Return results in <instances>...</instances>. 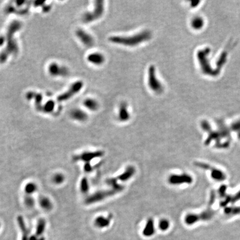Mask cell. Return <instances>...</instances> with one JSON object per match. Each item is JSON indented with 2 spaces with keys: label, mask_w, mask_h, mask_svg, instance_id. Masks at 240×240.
Returning a JSON list of instances; mask_svg holds the SVG:
<instances>
[{
  "label": "cell",
  "mask_w": 240,
  "mask_h": 240,
  "mask_svg": "<svg viewBox=\"0 0 240 240\" xmlns=\"http://www.w3.org/2000/svg\"><path fill=\"white\" fill-rule=\"evenodd\" d=\"M150 37L148 32H142L128 36H114L109 38V41L113 43L127 47H135L147 40Z\"/></svg>",
  "instance_id": "6da1fadb"
},
{
  "label": "cell",
  "mask_w": 240,
  "mask_h": 240,
  "mask_svg": "<svg viewBox=\"0 0 240 240\" xmlns=\"http://www.w3.org/2000/svg\"><path fill=\"white\" fill-rule=\"evenodd\" d=\"M105 11L104 2L102 1H96L94 2V7L92 11L86 12L82 16V20L84 23H91L100 18Z\"/></svg>",
  "instance_id": "7a4b0ae2"
},
{
  "label": "cell",
  "mask_w": 240,
  "mask_h": 240,
  "mask_svg": "<svg viewBox=\"0 0 240 240\" xmlns=\"http://www.w3.org/2000/svg\"><path fill=\"white\" fill-rule=\"evenodd\" d=\"M84 86V84L82 81H78L74 82L67 91L58 96L57 101L59 102H64L70 100L73 96L76 95Z\"/></svg>",
  "instance_id": "3957f363"
},
{
  "label": "cell",
  "mask_w": 240,
  "mask_h": 240,
  "mask_svg": "<svg viewBox=\"0 0 240 240\" xmlns=\"http://www.w3.org/2000/svg\"><path fill=\"white\" fill-rule=\"evenodd\" d=\"M214 211L210 209L209 210L204 211L199 215L190 214L188 215L185 217V223L188 225H191L200 220H210L213 216H214Z\"/></svg>",
  "instance_id": "277c9868"
},
{
  "label": "cell",
  "mask_w": 240,
  "mask_h": 240,
  "mask_svg": "<svg viewBox=\"0 0 240 240\" xmlns=\"http://www.w3.org/2000/svg\"><path fill=\"white\" fill-rule=\"evenodd\" d=\"M195 165L200 168H203L206 170H210L211 171V175L213 179L218 181H223L225 180L226 178L225 174L222 172V171L217 169V168L212 167L206 164L205 163L202 162H196L195 163Z\"/></svg>",
  "instance_id": "5b68a950"
},
{
  "label": "cell",
  "mask_w": 240,
  "mask_h": 240,
  "mask_svg": "<svg viewBox=\"0 0 240 240\" xmlns=\"http://www.w3.org/2000/svg\"><path fill=\"white\" fill-rule=\"evenodd\" d=\"M115 193H116L112 190L109 191H98L88 197L86 199L85 202L87 204H92L96 202H98L109 196L114 195Z\"/></svg>",
  "instance_id": "8992f818"
},
{
  "label": "cell",
  "mask_w": 240,
  "mask_h": 240,
  "mask_svg": "<svg viewBox=\"0 0 240 240\" xmlns=\"http://www.w3.org/2000/svg\"><path fill=\"white\" fill-rule=\"evenodd\" d=\"M192 177L190 174H172L168 177V182L171 185H177L181 184H190L192 182Z\"/></svg>",
  "instance_id": "52a82bcc"
},
{
  "label": "cell",
  "mask_w": 240,
  "mask_h": 240,
  "mask_svg": "<svg viewBox=\"0 0 240 240\" xmlns=\"http://www.w3.org/2000/svg\"><path fill=\"white\" fill-rule=\"evenodd\" d=\"M48 72L52 76L65 77L68 74L69 71L66 66L54 62L48 67Z\"/></svg>",
  "instance_id": "ba28073f"
},
{
  "label": "cell",
  "mask_w": 240,
  "mask_h": 240,
  "mask_svg": "<svg viewBox=\"0 0 240 240\" xmlns=\"http://www.w3.org/2000/svg\"><path fill=\"white\" fill-rule=\"evenodd\" d=\"M76 35L80 41L82 42L84 46L87 47H91L94 44L93 37L89 33L82 29H78L76 32Z\"/></svg>",
  "instance_id": "9c48e42d"
},
{
  "label": "cell",
  "mask_w": 240,
  "mask_h": 240,
  "mask_svg": "<svg viewBox=\"0 0 240 240\" xmlns=\"http://www.w3.org/2000/svg\"><path fill=\"white\" fill-rule=\"evenodd\" d=\"M104 155V152L102 151H97L94 152H85L82 154L76 156L75 160H81L84 162H90L93 159L102 157Z\"/></svg>",
  "instance_id": "30bf717a"
},
{
  "label": "cell",
  "mask_w": 240,
  "mask_h": 240,
  "mask_svg": "<svg viewBox=\"0 0 240 240\" xmlns=\"http://www.w3.org/2000/svg\"><path fill=\"white\" fill-rule=\"evenodd\" d=\"M87 60L91 64L100 66L105 62V57L101 52H95L89 54L87 57Z\"/></svg>",
  "instance_id": "8fae6325"
},
{
  "label": "cell",
  "mask_w": 240,
  "mask_h": 240,
  "mask_svg": "<svg viewBox=\"0 0 240 240\" xmlns=\"http://www.w3.org/2000/svg\"><path fill=\"white\" fill-rule=\"evenodd\" d=\"M118 117L121 122H126L130 119V114L126 102H122L120 105L118 112Z\"/></svg>",
  "instance_id": "7c38bea8"
},
{
  "label": "cell",
  "mask_w": 240,
  "mask_h": 240,
  "mask_svg": "<svg viewBox=\"0 0 240 240\" xmlns=\"http://www.w3.org/2000/svg\"><path fill=\"white\" fill-rule=\"evenodd\" d=\"M70 116L73 120L78 122H84L87 120L88 115L84 110L79 108H76L71 111Z\"/></svg>",
  "instance_id": "4fadbf2b"
},
{
  "label": "cell",
  "mask_w": 240,
  "mask_h": 240,
  "mask_svg": "<svg viewBox=\"0 0 240 240\" xmlns=\"http://www.w3.org/2000/svg\"><path fill=\"white\" fill-rule=\"evenodd\" d=\"M135 172L136 169L133 166H128L126 168L125 171L122 174L118 176L117 179L122 182H125L131 179L134 176V174H135Z\"/></svg>",
  "instance_id": "5bb4252c"
},
{
  "label": "cell",
  "mask_w": 240,
  "mask_h": 240,
  "mask_svg": "<svg viewBox=\"0 0 240 240\" xmlns=\"http://www.w3.org/2000/svg\"><path fill=\"white\" fill-rule=\"evenodd\" d=\"M83 103L86 108L92 111H96L99 107L98 102L96 100L92 98H89L86 99Z\"/></svg>",
  "instance_id": "9a60e30c"
},
{
  "label": "cell",
  "mask_w": 240,
  "mask_h": 240,
  "mask_svg": "<svg viewBox=\"0 0 240 240\" xmlns=\"http://www.w3.org/2000/svg\"><path fill=\"white\" fill-rule=\"evenodd\" d=\"M107 183L110 186L112 187V190H113L116 193L117 192H121L124 188L123 186L120 185L117 182V179H110L107 181Z\"/></svg>",
  "instance_id": "2e32d148"
},
{
  "label": "cell",
  "mask_w": 240,
  "mask_h": 240,
  "mask_svg": "<svg viewBox=\"0 0 240 240\" xmlns=\"http://www.w3.org/2000/svg\"><path fill=\"white\" fill-rule=\"evenodd\" d=\"M39 204L41 207L46 211H50L53 207L51 200L47 197H42L39 200Z\"/></svg>",
  "instance_id": "e0dca14e"
},
{
  "label": "cell",
  "mask_w": 240,
  "mask_h": 240,
  "mask_svg": "<svg viewBox=\"0 0 240 240\" xmlns=\"http://www.w3.org/2000/svg\"><path fill=\"white\" fill-rule=\"evenodd\" d=\"M155 232V227H154V224H153V221L152 219H149L146 225L145 228L144 230V234L146 236H151L154 234Z\"/></svg>",
  "instance_id": "ac0fdd59"
},
{
  "label": "cell",
  "mask_w": 240,
  "mask_h": 240,
  "mask_svg": "<svg viewBox=\"0 0 240 240\" xmlns=\"http://www.w3.org/2000/svg\"><path fill=\"white\" fill-rule=\"evenodd\" d=\"M37 190V186L35 183L33 182H30L25 185L24 187V191L27 196H31Z\"/></svg>",
  "instance_id": "d6986e66"
},
{
  "label": "cell",
  "mask_w": 240,
  "mask_h": 240,
  "mask_svg": "<svg viewBox=\"0 0 240 240\" xmlns=\"http://www.w3.org/2000/svg\"><path fill=\"white\" fill-rule=\"evenodd\" d=\"M95 223L99 227H104L109 225L110 219L103 216H100L96 218Z\"/></svg>",
  "instance_id": "ffe728a7"
},
{
  "label": "cell",
  "mask_w": 240,
  "mask_h": 240,
  "mask_svg": "<svg viewBox=\"0 0 240 240\" xmlns=\"http://www.w3.org/2000/svg\"><path fill=\"white\" fill-rule=\"evenodd\" d=\"M90 190L89 182L86 177H83L80 182V190L83 193H87Z\"/></svg>",
  "instance_id": "44dd1931"
},
{
  "label": "cell",
  "mask_w": 240,
  "mask_h": 240,
  "mask_svg": "<svg viewBox=\"0 0 240 240\" xmlns=\"http://www.w3.org/2000/svg\"><path fill=\"white\" fill-rule=\"evenodd\" d=\"M65 179L64 175L61 173L56 174H54L52 177L53 182L56 185H61L62 184Z\"/></svg>",
  "instance_id": "7402d4cb"
},
{
  "label": "cell",
  "mask_w": 240,
  "mask_h": 240,
  "mask_svg": "<svg viewBox=\"0 0 240 240\" xmlns=\"http://www.w3.org/2000/svg\"><path fill=\"white\" fill-rule=\"evenodd\" d=\"M239 200H240V191L239 192H237V193L234 195V196L231 197H227L226 200H225L224 202H222V204H221V205H222V204H223V206L226 205L227 204H228L229 201H230V202H237V201H239Z\"/></svg>",
  "instance_id": "603a6c76"
},
{
  "label": "cell",
  "mask_w": 240,
  "mask_h": 240,
  "mask_svg": "<svg viewBox=\"0 0 240 240\" xmlns=\"http://www.w3.org/2000/svg\"><path fill=\"white\" fill-rule=\"evenodd\" d=\"M225 214L230 215H235L240 213V207L235 208H227L225 210Z\"/></svg>",
  "instance_id": "cb8c5ba5"
},
{
  "label": "cell",
  "mask_w": 240,
  "mask_h": 240,
  "mask_svg": "<svg viewBox=\"0 0 240 240\" xmlns=\"http://www.w3.org/2000/svg\"><path fill=\"white\" fill-rule=\"evenodd\" d=\"M158 226L162 231H166L170 227V222L166 219H162L159 222Z\"/></svg>",
  "instance_id": "d4e9b609"
},
{
  "label": "cell",
  "mask_w": 240,
  "mask_h": 240,
  "mask_svg": "<svg viewBox=\"0 0 240 240\" xmlns=\"http://www.w3.org/2000/svg\"><path fill=\"white\" fill-rule=\"evenodd\" d=\"M54 106H55V103L52 101H50L47 102L46 104V106L44 108V111L46 113H50L52 112L54 110Z\"/></svg>",
  "instance_id": "484cf974"
},
{
  "label": "cell",
  "mask_w": 240,
  "mask_h": 240,
  "mask_svg": "<svg viewBox=\"0 0 240 240\" xmlns=\"http://www.w3.org/2000/svg\"><path fill=\"white\" fill-rule=\"evenodd\" d=\"M24 201L25 205L29 208L33 207L35 205V200L31 196L26 195V197L24 198Z\"/></svg>",
  "instance_id": "4316f807"
},
{
  "label": "cell",
  "mask_w": 240,
  "mask_h": 240,
  "mask_svg": "<svg viewBox=\"0 0 240 240\" xmlns=\"http://www.w3.org/2000/svg\"><path fill=\"white\" fill-rule=\"evenodd\" d=\"M45 226V222L43 220H41L38 225V227L37 228V235H40L42 234L44 230Z\"/></svg>",
  "instance_id": "83f0119b"
},
{
  "label": "cell",
  "mask_w": 240,
  "mask_h": 240,
  "mask_svg": "<svg viewBox=\"0 0 240 240\" xmlns=\"http://www.w3.org/2000/svg\"><path fill=\"white\" fill-rule=\"evenodd\" d=\"M92 167L90 162H86L84 165V170L87 172H90L92 171Z\"/></svg>",
  "instance_id": "f1b7e54d"
},
{
  "label": "cell",
  "mask_w": 240,
  "mask_h": 240,
  "mask_svg": "<svg viewBox=\"0 0 240 240\" xmlns=\"http://www.w3.org/2000/svg\"><path fill=\"white\" fill-rule=\"evenodd\" d=\"M22 240H28V238H27V235H26V234H24V237H22Z\"/></svg>",
  "instance_id": "f546056e"
},
{
  "label": "cell",
  "mask_w": 240,
  "mask_h": 240,
  "mask_svg": "<svg viewBox=\"0 0 240 240\" xmlns=\"http://www.w3.org/2000/svg\"><path fill=\"white\" fill-rule=\"evenodd\" d=\"M0 228H1V223H0Z\"/></svg>",
  "instance_id": "4dcf8cb0"
}]
</instances>
